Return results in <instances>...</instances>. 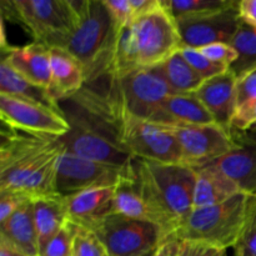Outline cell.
Masks as SVG:
<instances>
[{
    "instance_id": "30",
    "label": "cell",
    "mask_w": 256,
    "mask_h": 256,
    "mask_svg": "<svg viewBox=\"0 0 256 256\" xmlns=\"http://www.w3.org/2000/svg\"><path fill=\"white\" fill-rule=\"evenodd\" d=\"M76 230L78 225L69 220L62 229L48 242L46 246L40 252V256H72Z\"/></svg>"
},
{
    "instance_id": "42",
    "label": "cell",
    "mask_w": 256,
    "mask_h": 256,
    "mask_svg": "<svg viewBox=\"0 0 256 256\" xmlns=\"http://www.w3.org/2000/svg\"><path fill=\"white\" fill-rule=\"evenodd\" d=\"M252 130H256V128H255V129H252Z\"/></svg>"
},
{
    "instance_id": "8",
    "label": "cell",
    "mask_w": 256,
    "mask_h": 256,
    "mask_svg": "<svg viewBox=\"0 0 256 256\" xmlns=\"http://www.w3.org/2000/svg\"><path fill=\"white\" fill-rule=\"evenodd\" d=\"M5 4L34 42L48 48H64L79 22L74 0H10Z\"/></svg>"
},
{
    "instance_id": "24",
    "label": "cell",
    "mask_w": 256,
    "mask_h": 256,
    "mask_svg": "<svg viewBox=\"0 0 256 256\" xmlns=\"http://www.w3.org/2000/svg\"><path fill=\"white\" fill-rule=\"evenodd\" d=\"M0 95H8V96H15L29 100V102H39L45 106L62 112L59 102L52 96L49 90L38 86L22 78L4 59H2V64H0Z\"/></svg>"
},
{
    "instance_id": "9",
    "label": "cell",
    "mask_w": 256,
    "mask_h": 256,
    "mask_svg": "<svg viewBox=\"0 0 256 256\" xmlns=\"http://www.w3.org/2000/svg\"><path fill=\"white\" fill-rule=\"evenodd\" d=\"M86 229L96 235L108 256H144L158 249L165 239L162 228L155 222L132 219L116 212Z\"/></svg>"
},
{
    "instance_id": "40",
    "label": "cell",
    "mask_w": 256,
    "mask_h": 256,
    "mask_svg": "<svg viewBox=\"0 0 256 256\" xmlns=\"http://www.w3.org/2000/svg\"><path fill=\"white\" fill-rule=\"evenodd\" d=\"M0 256H30L0 239Z\"/></svg>"
},
{
    "instance_id": "1",
    "label": "cell",
    "mask_w": 256,
    "mask_h": 256,
    "mask_svg": "<svg viewBox=\"0 0 256 256\" xmlns=\"http://www.w3.org/2000/svg\"><path fill=\"white\" fill-rule=\"evenodd\" d=\"M69 130L59 138L65 152L115 166H129L134 156L120 138L119 115L106 95L84 86L59 102Z\"/></svg>"
},
{
    "instance_id": "6",
    "label": "cell",
    "mask_w": 256,
    "mask_h": 256,
    "mask_svg": "<svg viewBox=\"0 0 256 256\" xmlns=\"http://www.w3.org/2000/svg\"><path fill=\"white\" fill-rule=\"evenodd\" d=\"M255 208L256 196L239 192L222 204L192 209L172 236L228 250L236 245Z\"/></svg>"
},
{
    "instance_id": "31",
    "label": "cell",
    "mask_w": 256,
    "mask_h": 256,
    "mask_svg": "<svg viewBox=\"0 0 256 256\" xmlns=\"http://www.w3.org/2000/svg\"><path fill=\"white\" fill-rule=\"evenodd\" d=\"M72 256H108V254L92 230L78 225Z\"/></svg>"
},
{
    "instance_id": "38",
    "label": "cell",
    "mask_w": 256,
    "mask_h": 256,
    "mask_svg": "<svg viewBox=\"0 0 256 256\" xmlns=\"http://www.w3.org/2000/svg\"><path fill=\"white\" fill-rule=\"evenodd\" d=\"M188 256H228V250L210 246V245L189 242Z\"/></svg>"
},
{
    "instance_id": "7",
    "label": "cell",
    "mask_w": 256,
    "mask_h": 256,
    "mask_svg": "<svg viewBox=\"0 0 256 256\" xmlns=\"http://www.w3.org/2000/svg\"><path fill=\"white\" fill-rule=\"evenodd\" d=\"M104 92L119 112L156 122L172 90L155 68H138L108 80Z\"/></svg>"
},
{
    "instance_id": "18",
    "label": "cell",
    "mask_w": 256,
    "mask_h": 256,
    "mask_svg": "<svg viewBox=\"0 0 256 256\" xmlns=\"http://www.w3.org/2000/svg\"><path fill=\"white\" fill-rule=\"evenodd\" d=\"M115 186L95 188L84 190L66 200L69 220L82 228H89L94 222L114 212Z\"/></svg>"
},
{
    "instance_id": "4",
    "label": "cell",
    "mask_w": 256,
    "mask_h": 256,
    "mask_svg": "<svg viewBox=\"0 0 256 256\" xmlns=\"http://www.w3.org/2000/svg\"><path fill=\"white\" fill-rule=\"evenodd\" d=\"M182 46L176 22L160 2L155 9L119 30L110 79L138 68L156 66Z\"/></svg>"
},
{
    "instance_id": "15",
    "label": "cell",
    "mask_w": 256,
    "mask_h": 256,
    "mask_svg": "<svg viewBox=\"0 0 256 256\" xmlns=\"http://www.w3.org/2000/svg\"><path fill=\"white\" fill-rule=\"evenodd\" d=\"M232 132L236 146L212 164L230 178L240 192L256 196V130H252V135L248 132Z\"/></svg>"
},
{
    "instance_id": "19",
    "label": "cell",
    "mask_w": 256,
    "mask_h": 256,
    "mask_svg": "<svg viewBox=\"0 0 256 256\" xmlns=\"http://www.w3.org/2000/svg\"><path fill=\"white\" fill-rule=\"evenodd\" d=\"M52 85L49 92L58 102L78 94L85 86L82 64L62 48H50Z\"/></svg>"
},
{
    "instance_id": "26",
    "label": "cell",
    "mask_w": 256,
    "mask_h": 256,
    "mask_svg": "<svg viewBox=\"0 0 256 256\" xmlns=\"http://www.w3.org/2000/svg\"><path fill=\"white\" fill-rule=\"evenodd\" d=\"M114 212L132 219L154 222L152 212L135 182L134 172L132 176L125 178L115 186Z\"/></svg>"
},
{
    "instance_id": "39",
    "label": "cell",
    "mask_w": 256,
    "mask_h": 256,
    "mask_svg": "<svg viewBox=\"0 0 256 256\" xmlns=\"http://www.w3.org/2000/svg\"><path fill=\"white\" fill-rule=\"evenodd\" d=\"M132 6L134 9L135 18L155 9L160 4V0H130Z\"/></svg>"
},
{
    "instance_id": "29",
    "label": "cell",
    "mask_w": 256,
    "mask_h": 256,
    "mask_svg": "<svg viewBox=\"0 0 256 256\" xmlns=\"http://www.w3.org/2000/svg\"><path fill=\"white\" fill-rule=\"evenodd\" d=\"M180 52L185 58V60L194 68L195 72L202 78L204 82L214 76H218L220 74H224V72L229 70V66H226V65L214 62L210 59H208L204 54H202L199 49L182 46L180 49Z\"/></svg>"
},
{
    "instance_id": "23",
    "label": "cell",
    "mask_w": 256,
    "mask_h": 256,
    "mask_svg": "<svg viewBox=\"0 0 256 256\" xmlns=\"http://www.w3.org/2000/svg\"><path fill=\"white\" fill-rule=\"evenodd\" d=\"M32 205L40 254L48 242L69 222V215L66 200L59 194L32 199Z\"/></svg>"
},
{
    "instance_id": "32",
    "label": "cell",
    "mask_w": 256,
    "mask_h": 256,
    "mask_svg": "<svg viewBox=\"0 0 256 256\" xmlns=\"http://www.w3.org/2000/svg\"><path fill=\"white\" fill-rule=\"evenodd\" d=\"M104 2L119 30L132 24L135 20V12L130 0H104Z\"/></svg>"
},
{
    "instance_id": "2",
    "label": "cell",
    "mask_w": 256,
    "mask_h": 256,
    "mask_svg": "<svg viewBox=\"0 0 256 256\" xmlns=\"http://www.w3.org/2000/svg\"><path fill=\"white\" fill-rule=\"evenodd\" d=\"M2 132L0 192L12 190L32 199L56 194V172L65 152L59 138Z\"/></svg>"
},
{
    "instance_id": "28",
    "label": "cell",
    "mask_w": 256,
    "mask_h": 256,
    "mask_svg": "<svg viewBox=\"0 0 256 256\" xmlns=\"http://www.w3.org/2000/svg\"><path fill=\"white\" fill-rule=\"evenodd\" d=\"M174 20L235 6L239 0H160Z\"/></svg>"
},
{
    "instance_id": "35",
    "label": "cell",
    "mask_w": 256,
    "mask_h": 256,
    "mask_svg": "<svg viewBox=\"0 0 256 256\" xmlns=\"http://www.w3.org/2000/svg\"><path fill=\"white\" fill-rule=\"evenodd\" d=\"M29 200H32V198L22 192L2 190L0 192V224L12 216L22 205H24Z\"/></svg>"
},
{
    "instance_id": "37",
    "label": "cell",
    "mask_w": 256,
    "mask_h": 256,
    "mask_svg": "<svg viewBox=\"0 0 256 256\" xmlns=\"http://www.w3.org/2000/svg\"><path fill=\"white\" fill-rule=\"evenodd\" d=\"M238 10L242 22L256 28V0H239Z\"/></svg>"
},
{
    "instance_id": "34",
    "label": "cell",
    "mask_w": 256,
    "mask_h": 256,
    "mask_svg": "<svg viewBox=\"0 0 256 256\" xmlns=\"http://www.w3.org/2000/svg\"><path fill=\"white\" fill-rule=\"evenodd\" d=\"M199 50L212 62L224 64L229 68L238 59L236 50L232 48V44H226V42H214V44L200 48Z\"/></svg>"
},
{
    "instance_id": "13",
    "label": "cell",
    "mask_w": 256,
    "mask_h": 256,
    "mask_svg": "<svg viewBox=\"0 0 256 256\" xmlns=\"http://www.w3.org/2000/svg\"><path fill=\"white\" fill-rule=\"evenodd\" d=\"M0 116L9 129L32 135L60 138L69 130L62 112L8 95H0Z\"/></svg>"
},
{
    "instance_id": "5",
    "label": "cell",
    "mask_w": 256,
    "mask_h": 256,
    "mask_svg": "<svg viewBox=\"0 0 256 256\" xmlns=\"http://www.w3.org/2000/svg\"><path fill=\"white\" fill-rule=\"evenodd\" d=\"M74 4L79 22L62 49L82 64L88 86L112 76L119 28L104 0H74Z\"/></svg>"
},
{
    "instance_id": "22",
    "label": "cell",
    "mask_w": 256,
    "mask_h": 256,
    "mask_svg": "<svg viewBox=\"0 0 256 256\" xmlns=\"http://www.w3.org/2000/svg\"><path fill=\"white\" fill-rule=\"evenodd\" d=\"M212 114L194 94H172L162 105L156 124L165 126L176 125L212 124Z\"/></svg>"
},
{
    "instance_id": "43",
    "label": "cell",
    "mask_w": 256,
    "mask_h": 256,
    "mask_svg": "<svg viewBox=\"0 0 256 256\" xmlns=\"http://www.w3.org/2000/svg\"><path fill=\"white\" fill-rule=\"evenodd\" d=\"M254 74H255V72H254Z\"/></svg>"
},
{
    "instance_id": "20",
    "label": "cell",
    "mask_w": 256,
    "mask_h": 256,
    "mask_svg": "<svg viewBox=\"0 0 256 256\" xmlns=\"http://www.w3.org/2000/svg\"><path fill=\"white\" fill-rule=\"evenodd\" d=\"M196 180L194 189L192 209L214 206L228 202L242 192L234 182L214 164L195 169Z\"/></svg>"
},
{
    "instance_id": "11",
    "label": "cell",
    "mask_w": 256,
    "mask_h": 256,
    "mask_svg": "<svg viewBox=\"0 0 256 256\" xmlns=\"http://www.w3.org/2000/svg\"><path fill=\"white\" fill-rule=\"evenodd\" d=\"M132 175V164L115 166L64 152L56 172V194L68 198L95 188L116 186Z\"/></svg>"
},
{
    "instance_id": "12",
    "label": "cell",
    "mask_w": 256,
    "mask_h": 256,
    "mask_svg": "<svg viewBox=\"0 0 256 256\" xmlns=\"http://www.w3.org/2000/svg\"><path fill=\"white\" fill-rule=\"evenodd\" d=\"M170 128L182 148V164L192 169L212 164L232 152L238 144L232 130L215 122Z\"/></svg>"
},
{
    "instance_id": "10",
    "label": "cell",
    "mask_w": 256,
    "mask_h": 256,
    "mask_svg": "<svg viewBox=\"0 0 256 256\" xmlns=\"http://www.w3.org/2000/svg\"><path fill=\"white\" fill-rule=\"evenodd\" d=\"M118 115L120 138L132 156L160 164H182V148L172 128L119 112Z\"/></svg>"
},
{
    "instance_id": "41",
    "label": "cell",
    "mask_w": 256,
    "mask_h": 256,
    "mask_svg": "<svg viewBox=\"0 0 256 256\" xmlns=\"http://www.w3.org/2000/svg\"><path fill=\"white\" fill-rule=\"evenodd\" d=\"M156 250L158 249H155V250H152V252H148L146 255H144V256H155V254H156Z\"/></svg>"
},
{
    "instance_id": "25",
    "label": "cell",
    "mask_w": 256,
    "mask_h": 256,
    "mask_svg": "<svg viewBox=\"0 0 256 256\" xmlns=\"http://www.w3.org/2000/svg\"><path fill=\"white\" fill-rule=\"evenodd\" d=\"M174 94H194L204 80L179 52L154 66Z\"/></svg>"
},
{
    "instance_id": "17",
    "label": "cell",
    "mask_w": 256,
    "mask_h": 256,
    "mask_svg": "<svg viewBox=\"0 0 256 256\" xmlns=\"http://www.w3.org/2000/svg\"><path fill=\"white\" fill-rule=\"evenodd\" d=\"M2 59L22 78L38 86L49 90L52 85L50 48L34 42L24 46L2 49Z\"/></svg>"
},
{
    "instance_id": "16",
    "label": "cell",
    "mask_w": 256,
    "mask_h": 256,
    "mask_svg": "<svg viewBox=\"0 0 256 256\" xmlns=\"http://www.w3.org/2000/svg\"><path fill=\"white\" fill-rule=\"evenodd\" d=\"M238 79L230 70L224 74L205 80L195 95L212 114L215 124L230 129L236 112Z\"/></svg>"
},
{
    "instance_id": "3",
    "label": "cell",
    "mask_w": 256,
    "mask_h": 256,
    "mask_svg": "<svg viewBox=\"0 0 256 256\" xmlns=\"http://www.w3.org/2000/svg\"><path fill=\"white\" fill-rule=\"evenodd\" d=\"M132 172L155 224L165 239L192 212L196 172L184 164H160L134 158Z\"/></svg>"
},
{
    "instance_id": "33",
    "label": "cell",
    "mask_w": 256,
    "mask_h": 256,
    "mask_svg": "<svg viewBox=\"0 0 256 256\" xmlns=\"http://www.w3.org/2000/svg\"><path fill=\"white\" fill-rule=\"evenodd\" d=\"M235 256H256V208L234 246Z\"/></svg>"
},
{
    "instance_id": "27",
    "label": "cell",
    "mask_w": 256,
    "mask_h": 256,
    "mask_svg": "<svg viewBox=\"0 0 256 256\" xmlns=\"http://www.w3.org/2000/svg\"><path fill=\"white\" fill-rule=\"evenodd\" d=\"M232 45L236 50L238 59L229 70L239 82L256 72V28L242 22Z\"/></svg>"
},
{
    "instance_id": "21",
    "label": "cell",
    "mask_w": 256,
    "mask_h": 256,
    "mask_svg": "<svg viewBox=\"0 0 256 256\" xmlns=\"http://www.w3.org/2000/svg\"><path fill=\"white\" fill-rule=\"evenodd\" d=\"M0 239L30 256H40L32 199L0 224Z\"/></svg>"
},
{
    "instance_id": "14",
    "label": "cell",
    "mask_w": 256,
    "mask_h": 256,
    "mask_svg": "<svg viewBox=\"0 0 256 256\" xmlns=\"http://www.w3.org/2000/svg\"><path fill=\"white\" fill-rule=\"evenodd\" d=\"M238 5L239 2L228 9L175 20L182 46L200 49L214 42L232 44L242 22Z\"/></svg>"
},
{
    "instance_id": "36",
    "label": "cell",
    "mask_w": 256,
    "mask_h": 256,
    "mask_svg": "<svg viewBox=\"0 0 256 256\" xmlns=\"http://www.w3.org/2000/svg\"><path fill=\"white\" fill-rule=\"evenodd\" d=\"M250 99H256V72L239 80L236 85V108Z\"/></svg>"
}]
</instances>
